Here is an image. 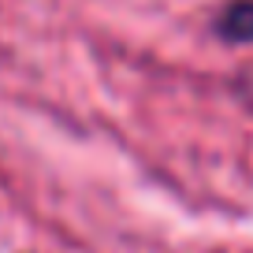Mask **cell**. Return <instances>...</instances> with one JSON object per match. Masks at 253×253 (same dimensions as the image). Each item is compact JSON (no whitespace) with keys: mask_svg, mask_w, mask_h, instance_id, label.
<instances>
[{"mask_svg":"<svg viewBox=\"0 0 253 253\" xmlns=\"http://www.w3.org/2000/svg\"><path fill=\"white\" fill-rule=\"evenodd\" d=\"M220 34L227 41H253V0H235L223 8Z\"/></svg>","mask_w":253,"mask_h":253,"instance_id":"6da1fadb","label":"cell"}]
</instances>
